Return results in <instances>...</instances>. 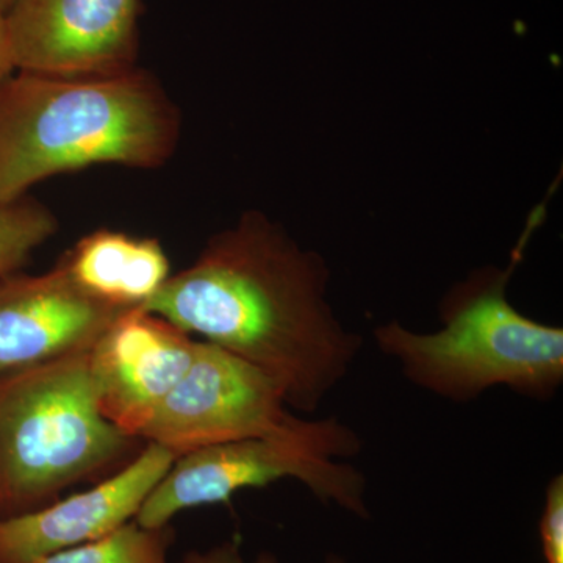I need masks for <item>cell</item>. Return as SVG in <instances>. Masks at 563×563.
<instances>
[{"instance_id":"cell-1","label":"cell","mask_w":563,"mask_h":563,"mask_svg":"<svg viewBox=\"0 0 563 563\" xmlns=\"http://www.w3.org/2000/svg\"><path fill=\"white\" fill-rule=\"evenodd\" d=\"M328 263L262 211L211 236L144 310L272 377L290 409L313 413L362 351L328 299Z\"/></svg>"},{"instance_id":"cell-2","label":"cell","mask_w":563,"mask_h":563,"mask_svg":"<svg viewBox=\"0 0 563 563\" xmlns=\"http://www.w3.org/2000/svg\"><path fill=\"white\" fill-rule=\"evenodd\" d=\"M180 131L176 102L136 66L87 76L13 70L0 81V206L95 165L158 168Z\"/></svg>"},{"instance_id":"cell-3","label":"cell","mask_w":563,"mask_h":563,"mask_svg":"<svg viewBox=\"0 0 563 563\" xmlns=\"http://www.w3.org/2000/svg\"><path fill=\"white\" fill-rule=\"evenodd\" d=\"M547 202L532 210L509 266H484L442 298V328L415 332L391 321L374 329V342L395 358L415 387L455 404L476 401L492 388H509L550 401L563 383V329L515 309L507 296L525 247L543 222Z\"/></svg>"},{"instance_id":"cell-4","label":"cell","mask_w":563,"mask_h":563,"mask_svg":"<svg viewBox=\"0 0 563 563\" xmlns=\"http://www.w3.org/2000/svg\"><path fill=\"white\" fill-rule=\"evenodd\" d=\"M90 351L0 377V507L11 515L139 454L140 440L103 417Z\"/></svg>"},{"instance_id":"cell-5","label":"cell","mask_w":563,"mask_h":563,"mask_svg":"<svg viewBox=\"0 0 563 563\" xmlns=\"http://www.w3.org/2000/svg\"><path fill=\"white\" fill-rule=\"evenodd\" d=\"M361 450V437L339 418L296 415L279 431L179 455L135 521L143 528H165L184 510L228 503L235 493L282 479L298 481L321 503L369 518L365 474L343 463Z\"/></svg>"},{"instance_id":"cell-6","label":"cell","mask_w":563,"mask_h":563,"mask_svg":"<svg viewBox=\"0 0 563 563\" xmlns=\"http://www.w3.org/2000/svg\"><path fill=\"white\" fill-rule=\"evenodd\" d=\"M262 369L203 340L141 442L181 454L279 431L295 418Z\"/></svg>"},{"instance_id":"cell-7","label":"cell","mask_w":563,"mask_h":563,"mask_svg":"<svg viewBox=\"0 0 563 563\" xmlns=\"http://www.w3.org/2000/svg\"><path fill=\"white\" fill-rule=\"evenodd\" d=\"M141 0H13L3 13L14 70L87 76L132 69Z\"/></svg>"},{"instance_id":"cell-8","label":"cell","mask_w":563,"mask_h":563,"mask_svg":"<svg viewBox=\"0 0 563 563\" xmlns=\"http://www.w3.org/2000/svg\"><path fill=\"white\" fill-rule=\"evenodd\" d=\"M190 333L144 309L120 314L90 351L103 417L141 440L195 355Z\"/></svg>"},{"instance_id":"cell-9","label":"cell","mask_w":563,"mask_h":563,"mask_svg":"<svg viewBox=\"0 0 563 563\" xmlns=\"http://www.w3.org/2000/svg\"><path fill=\"white\" fill-rule=\"evenodd\" d=\"M176 459L161 444L144 443L135 457L90 490L31 512L0 517V563H40L135 520Z\"/></svg>"},{"instance_id":"cell-10","label":"cell","mask_w":563,"mask_h":563,"mask_svg":"<svg viewBox=\"0 0 563 563\" xmlns=\"http://www.w3.org/2000/svg\"><path fill=\"white\" fill-rule=\"evenodd\" d=\"M125 312L77 287L62 262L0 277V377L90 351Z\"/></svg>"},{"instance_id":"cell-11","label":"cell","mask_w":563,"mask_h":563,"mask_svg":"<svg viewBox=\"0 0 563 563\" xmlns=\"http://www.w3.org/2000/svg\"><path fill=\"white\" fill-rule=\"evenodd\" d=\"M60 262L77 287L121 310L144 309L173 274L157 240L109 229L84 236Z\"/></svg>"},{"instance_id":"cell-12","label":"cell","mask_w":563,"mask_h":563,"mask_svg":"<svg viewBox=\"0 0 563 563\" xmlns=\"http://www.w3.org/2000/svg\"><path fill=\"white\" fill-rule=\"evenodd\" d=\"M172 528H143L135 520L95 542L52 554L40 563H169Z\"/></svg>"},{"instance_id":"cell-13","label":"cell","mask_w":563,"mask_h":563,"mask_svg":"<svg viewBox=\"0 0 563 563\" xmlns=\"http://www.w3.org/2000/svg\"><path fill=\"white\" fill-rule=\"evenodd\" d=\"M58 231L54 211L24 198L0 206V277L21 272L33 252Z\"/></svg>"},{"instance_id":"cell-14","label":"cell","mask_w":563,"mask_h":563,"mask_svg":"<svg viewBox=\"0 0 563 563\" xmlns=\"http://www.w3.org/2000/svg\"><path fill=\"white\" fill-rule=\"evenodd\" d=\"M544 563H563V476L558 474L544 492L539 525Z\"/></svg>"},{"instance_id":"cell-15","label":"cell","mask_w":563,"mask_h":563,"mask_svg":"<svg viewBox=\"0 0 563 563\" xmlns=\"http://www.w3.org/2000/svg\"><path fill=\"white\" fill-rule=\"evenodd\" d=\"M180 563H280L272 553H262L254 562L243 558L240 540H228L206 551H190Z\"/></svg>"},{"instance_id":"cell-16","label":"cell","mask_w":563,"mask_h":563,"mask_svg":"<svg viewBox=\"0 0 563 563\" xmlns=\"http://www.w3.org/2000/svg\"><path fill=\"white\" fill-rule=\"evenodd\" d=\"M13 70L9 43H7L5 24H3V13H0V81L9 77Z\"/></svg>"},{"instance_id":"cell-17","label":"cell","mask_w":563,"mask_h":563,"mask_svg":"<svg viewBox=\"0 0 563 563\" xmlns=\"http://www.w3.org/2000/svg\"><path fill=\"white\" fill-rule=\"evenodd\" d=\"M13 0H0V13H5Z\"/></svg>"},{"instance_id":"cell-18","label":"cell","mask_w":563,"mask_h":563,"mask_svg":"<svg viewBox=\"0 0 563 563\" xmlns=\"http://www.w3.org/2000/svg\"><path fill=\"white\" fill-rule=\"evenodd\" d=\"M325 563H346V562H344L342 558H339V555L331 554V555H329L328 562H325Z\"/></svg>"}]
</instances>
